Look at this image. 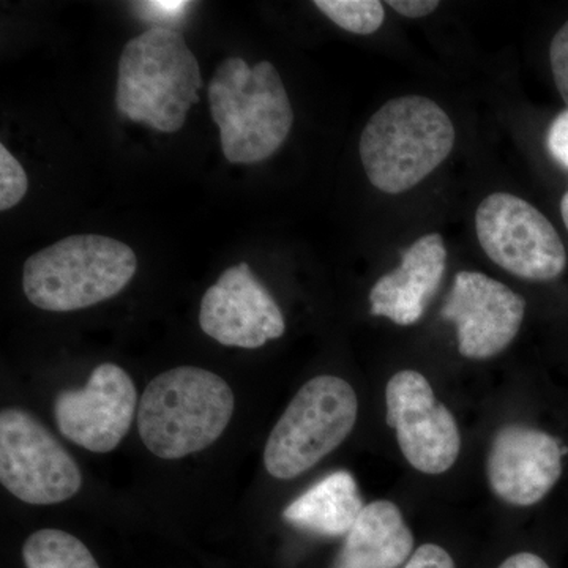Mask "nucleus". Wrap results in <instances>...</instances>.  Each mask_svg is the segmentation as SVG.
<instances>
[{
	"instance_id": "obj_23",
	"label": "nucleus",
	"mask_w": 568,
	"mask_h": 568,
	"mask_svg": "<svg viewBox=\"0 0 568 568\" xmlns=\"http://www.w3.org/2000/svg\"><path fill=\"white\" fill-rule=\"evenodd\" d=\"M387 6L405 18L417 20L436 11L439 2L437 0H388Z\"/></svg>"
},
{
	"instance_id": "obj_18",
	"label": "nucleus",
	"mask_w": 568,
	"mask_h": 568,
	"mask_svg": "<svg viewBox=\"0 0 568 568\" xmlns=\"http://www.w3.org/2000/svg\"><path fill=\"white\" fill-rule=\"evenodd\" d=\"M313 6L355 36L375 33L386 20V9L379 0H316Z\"/></svg>"
},
{
	"instance_id": "obj_12",
	"label": "nucleus",
	"mask_w": 568,
	"mask_h": 568,
	"mask_svg": "<svg viewBox=\"0 0 568 568\" xmlns=\"http://www.w3.org/2000/svg\"><path fill=\"white\" fill-rule=\"evenodd\" d=\"M209 103L213 122L223 115H239L244 122V142L234 156V164L264 162L282 148L293 129L290 97L278 71L267 61L253 67L245 91H233L212 80Z\"/></svg>"
},
{
	"instance_id": "obj_10",
	"label": "nucleus",
	"mask_w": 568,
	"mask_h": 568,
	"mask_svg": "<svg viewBox=\"0 0 568 568\" xmlns=\"http://www.w3.org/2000/svg\"><path fill=\"white\" fill-rule=\"evenodd\" d=\"M440 313L457 327L459 354L485 361L503 353L517 338L526 302L491 276L462 271L455 275Z\"/></svg>"
},
{
	"instance_id": "obj_1",
	"label": "nucleus",
	"mask_w": 568,
	"mask_h": 568,
	"mask_svg": "<svg viewBox=\"0 0 568 568\" xmlns=\"http://www.w3.org/2000/svg\"><path fill=\"white\" fill-rule=\"evenodd\" d=\"M233 388L222 376L179 366L153 377L138 407V429L155 457L181 459L222 437L233 418Z\"/></svg>"
},
{
	"instance_id": "obj_21",
	"label": "nucleus",
	"mask_w": 568,
	"mask_h": 568,
	"mask_svg": "<svg viewBox=\"0 0 568 568\" xmlns=\"http://www.w3.org/2000/svg\"><path fill=\"white\" fill-rule=\"evenodd\" d=\"M547 148L552 160L568 170V110L560 112L549 126Z\"/></svg>"
},
{
	"instance_id": "obj_17",
	"label": "nucleus",
	"mask_w": 568,
	"mask_h": 568,
	"mask_svg": "<svg viewBox=\"0 0 568 568\" xmlns=\"http://www.w3.org/2000/svg\"><path fill=\"white\" fill-rule=\"evenodd\" d=\"M28 568H100L89 548L74 536L59 529H41L22 547Z\"/></svg>"
},
{
	"instance_id": "obj_25",
	"label": "nucleus",
	"mask_w": 568,
	"mask_h": 568,
	"mask_svg": "<svg viewBox=\"0 0 568 568\" xmlns=\"http://www.w3.org/2000/svg\"><path fill=\"white\" fill-rule=\"evenodd\" d=\"M497 568H549V566L534 552H518L504 560Z\"/></svg>"
},
{
	"instance_id": "obj_3",
	"label": "nucleus",
	"mask_w": 568,
	"mask_h": 568,
	"mask_svg": "<svg viewBox=\"0 0 568 568\" xmlns=\"http://www.w3.org/2000/svg\"><path fill=\"white\" fill-rule=\"evenodd\" d=\"M136 268L132 246L106 235H70L26 261L22 290L44 312H77L121 293Z\"/></svg>"
},
{
	"instance_id": "obj_26",
	"label": "nucleus",
	"mask_w": 568,
	"mask_h": 568,
	"mask_svg": "<svg viewBox=\"0 0 568 568\" xmlns=\"http://www.w3.org/2000/svg\"><path fill=\"white\" fill-rule=\"evenodd\" d=\"M560 213H562L564 223L568 230V192L564 194L562 201H560Z\"/></svg>"
},
{
	"instance_id": "obj_9",
	"label": "nucleus",
	"mask_w": 568,
	"mask_h": 568,
	"mask_svg": "<svg viewBox=\"0 0 568 568\" xmlns=\"http://www.w3.org/2000/svg\"><path fill=\"white\" fill-rule=\"evenodd\" d=\"M138 394L132 377L115 364L93 369L80 390L55 396L54 417L63 437L95 454H110L130 432Z\"/></svg>"
},
{
	"instance_id": "obj_16",
	"label": "nucleus",
	"mask_w": 568,
	"mask_h": 568,
	"mask_svg": "<svg viewBox=\"0 0 568 568\" xmlns=\"http://www.w3.org/2000/svg\"><path fill=\"white\" fill-rule=\"evenodd\" d=\"M364 507L353 474L336 470L284 508L283 518L306 532L339 537L349 534Z\"/></svg>"
},
{
	"instance_id": "obj_11",
	"label": "nucleus",
	"mask_w": 568,
	"mask_h": 568,
	"mask_svg": "<svg viewBox=\"0 0 568 568\" xmlns=\"http://www.w3.org/2000/svg\"><path fill=\"white\" fill-rule=\"evenodd\" d=\"M200 325L220 345L244 349H257L286 331L282 310L246 263L227 268L209 287Z\"/></svg>"
},
{
	"instance_id": "obj_14",
	"label": "nucleus",
	"mask_w": 568,
	"mask_h": 568,
	"mask_svg": "<svg viewBox=\"0 0 568 568\" xmlns=\"http://www.w3.org/2000/svg\"><path fill=\"white\" fill-rule=\"evenodd\" d=\"M446 265L447 248L440 234L418 239L403 253L402 265L372 287V315L398 325L418 323L439 291Z\"/></svg>"
},
{
	"instance_id": "obj_19",
	"label": "nucleus",
	"mask_w": 568,
	"mask_h": 568,
	"mask_svg": "<svg viewBox=\"0 0 568 568\" xmlns=\"http://www.w3.org/2000/svg\"><path fill=\"white\" fill-rule=\"evenodd\" d=\"M29 189L28 174L6 145H0V211L20 204Z\"/></svg>"
},
{
	"instance_id": "obj_13",
	"label": "nucleus",
	"mask_w": 568,
	"mask_h": 568,
	"mask_svg": "<svg viewBox=\"0 0 568 568\" xmlns=\"http://www.w3.org/2000/svg\"><path fill=\"white\" fill-rule=\"evenodd\" d=\"M562 476L558 439L530 426L508 425L493 439L487 458L491 491L515 507L544 500Z\"/></svg>"
},
{
	"instance_id": "obj_20",
	"label": "nucleus",
	"mask_w": 568,
	"mask_h": 568,
	"mask_svg": "<svg viewBox=\"0 0 568 568\" xmlns=\"http://www.w3.org/2000/svg\"><path fill=\"white\" fill-rule=\"evenodd\" d=\"M549 62H551L556 88L568 106V21L551 41Z\"/></svg>"
},
{
	"instance_id": "obj_15",
	"label": "nucleus",
	"mask_w": 568,
	"mask_h": 568,
	"mask_svg": "<svg viewBox=\"0 0 568 568\" xmlns=\"http://www.w3.org/2000/svg\"><path fill=\"white\" fill-rule=\"evenodd\" d=\"M413 549L414 536L402 510L390 500H376L362 510L334 568H398Z\"/></svg>"
},
{
	"instance_id": "obj_6",
	"label": "nucleus",
	"mask_w": 568,
	"mask_h": 568,
	"mask_svg": "<svg viewBox=\"0 0 568 568\" xmlns=\"http://www.w3.org/2000/svg\"><path fill=\"white\" fill-rule=\"evenodd\" d=\"M0 481L22 503L52 506L78 495L82 474L47 426L10 407L0 414Z\"/></svg>"
},
{
	"instance_id": "obj_7",
	"label": "nucleus",
	"mask_w": 568,
	"mask_h": 568,
	"mask_svg": "<svg viewBox=\"0 0 568 568\" xmlns=\"http://www.w3.org/2000/svg\"><path fill=\"white\" fill-rule=\"evenodd\" d=\"M477 239L485 254L508 274L551 282L567 267L558 231L538 209L510 193H493L476 212Z\"/></svg>"
},
{
	"instance_id": "obj_2",
	"label": "nucleus",
	"mask_w": 568,
	"mask_h": 568,
	"mask_svg": "<svg viewBox=\"0 0 568 568\" xmlns=\"http://www.w3.org/2000/svg\"><path fill=\"white\" fill-rule=\"evenodd\" d=\"M455 126L446 111L422 95L398 97L379 108L361 136V159L381 192L414 189L450 155Z\"/></svg>"
},
{
	"instance_id": "obj_24",
	"label": "nucleus",
	"mask_w": 568,
	"mask_h": 568,
	"mask_svg": "<svg viewBox=\"0 0 568 568\" xmlns=\"http://www.w3.org/2000/svg\"><path fill=\"white\" fill-rule=\"evenodd\" d=\"M142 11H149L152 14V21L159 20V14H166L168 21H174L181 17L183 10L189 9L192 2H182V0H156V2H141Z\"/></svg>"
},
{
	"instance_id": "obj_4",
	"label": "nucleus",
	"mask_w": 568,
	"mask_h": 568,
	"mask_svg": "<svg viewBox=\"0 0 568 568\" xmlns=\"http://www.w3.org/2000/svg\"><path fill=\"white\" fill-rule=\"evenodd\" d=\"M203 88L200 63L182 33L171 28H151L134 37L119 59L115 104L121 114L136 108L145 125L175 133L186 112L200 102Z\"/></svg>"
},
{
	"instance_id": "obj_5",
	"label": "nucleus",
	"mask_w": 568,
	"mask_h": 568,
	"mask_svg": "<svg viewBox=\"0 0 568 568\" xmlns=\"http://www.w3.org/2000/svg\"><path fill=\"white\" fill-rule=\"evenodd\" d=\"M358 416V398L342 377L321 375L305 384L276 422L264 466L278 480H293L342 446Z\"/></svg>"
},
{
	"instance_id": "obj_22",
	"label": "nucleus",
	"mask_w": 568,
	"mask_h": 568,
	"mask_svg": "<svg viewBox=\"0 0 568 568\" xmlns=\"http://www.w3.org/2000/svg\"><path fill=\"white\" fill-rule=\"evenodd\" d=\"M403 568H455V562L439 545L426 544L414 551Z\"/></svg>"
},
{
	"instance_id": "obj_8",
	"label": "nucleus",
	"mask_w": 568,
	"mask_h": 568,
	"mask_svg": "<svg viewBox=\"0 0 568 568\" xmlns=\"http://www.w3.org/2000/svg\"><path fill=\"white\" fill-rule=\"evenodd\" d=\"M387 424L395 429L403 457L414 469L439 476L454 467L462 450V433L432 384L414 369H403L386 387Z\"/></svg>"
}]
</instances>
